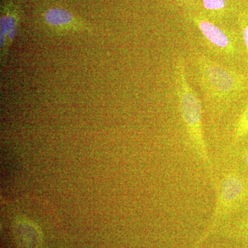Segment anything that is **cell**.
<instances>
[{
    "mask_svg": "<svg viewBox=\"0 0 248 248\" xmlns=\"http://www.w3.org/2000/svg\"><path fill=\"white\" fill-rule=\"evenodd\" d=\"M175 81L178 101L186 131L196 153L208 172L214 188L217 190L218 187L213 165L204 139L202 105L198 96L187 81L185 63L182 57L178 58L176 62Z\"/></svg>",
    "mask_w": 248,
    "mask_h": 248,
    "instance_id": "1",
    "label": "cell"
},
{
    "mask_svg": "<svg viewBox=\"0 0 248 248\" xmlns=\"http://www.w3.org/2000/svg\"><path fill=\"white\" fill-rule=\"evenodd\" d=\"M199 81L209 99L218 103L230 102L248 86L247 78L203 55L195 58Z\"/></svg>",
    "mask_w": 248,
    "mask_h": 248,
    "instance_id": "2",
    "label": "cell"
},
{
    "mask_svg": "<svg viewBox=\"0 0 248 248\" xmlns=\"http://www.w3.org/2000/svg\"><path fill=\"white\" fill-rule=\"evenodd\" d=\"M218 190L216 206L210 223L192 248H200L218 229V227L232 210L241 203L246 194V183L239 174L231 172L225 177Z\"/></svg>",
    "mask_w": 248,
    "mask_h": 248,
    "instance_id": "3",
    "label": "cell"
},
{
    "mask_svg": "<svg viewBox=\"0 0 248 248\" xmlns=\"http://www.w3.org/2000/svg\"><path fill=\"white\" fill-rule=\"evenodd\" d=\"M192 20L205 40L215 48L219 50L221 53L230 55L235 53L236 47L232 40L221 28L217 27L208 19L198 16H194Z\"/></svg>",
    "mask_w": 248,
    "mask_h": 248,
    "instance_id": "4",
    "label": "cell"
},
{
    "mask_svg": "<svg viewBox=\"0 0 248 248\" xmlns=\"http://www.w3.org/2000/svg\"><path fill=\"white\" fill-rule=\"evenodd\" d=\"M15 241L17 248H43V236L40 228L33 221L19 217L13 226Z\"/></svg>",
    "mask_w": 248,
    "mask_h": 248,
    "instance_id": "5",
    "label": "cell"
},
{
    "mask_svg": "<svg viewBox=\"0 0 248 248\" xmlns=\"http://www.w3.org/2000/svg\"><path fill=\"white\" fill-rule=\"evenodd\" d=\"M19 14L17 8L14 4L8 3L2 10L0 19L1 46L5 44L6 37L11 41L14 39L16 35Z\"/></svg>",
    "mask_w": 248,
    "mask_h": 248,
    "instance_id": "6",
    "label": "cell"
},
{
    "mask_svg": "<svg viewBox=\"0 0 248 248\" xmlns=\"http://www.w3.org/2000/svg\"><path fill=\"white\" fill-rule=\"evenodd\" d=\"M46 22L53 27H73L77 21L73 15L66 9L53 8L47 10L45 14Z\"/></svg>",
    "mask_w": 248,
    "mask_h": 248,
    "instance_id": "7",
    "label": "cell"
},
{
    "mask_svg": "<svg viewBox=\"0 0 248 248\" xmlns=\"http://www.w3.org/2000/svg\"><path fill=\"white\" fill-rule=\"evenodd\" d=\"M248 135V103L235 125L234 140L239 141Z\"/></svg>",
    "mask_w": 248,
    "mask_h": 248,
    "instance_id": "8",
    "label": "cell"
},
{
    "mask_svg": "<svg viewBox=\"0 0 248 248\" xmlns=\"http://www.w3.org/2000/svg\"><path fill=\"white\" fill-rule=\"evenodd\" d=\"M203 7L208 11H221L226 6V0H203Z\"/></svg>",
    "mask_w": 248,
    "mask_h": 248,
    "instance_id": "9",
    "label": "cell"
},
{
    "mask_svg": "<svg viewBox=\"0 0 248 248\" xmlns=\"http://www.w3.org/2000/svg\"><path fill=\"white\" fill-rule=\"evenodd\" d=\"M239 232L241 237L248 239V215L243 220L241 226L239 228Z\"/></svg>",
    "mask_w": 248,
    "mask_h": 248,
    "instance_id": "10",
    "label": "cell"
},
{
    "mask_svg": "<svg viewBox=\"0 0 248 248\" xmlns=\"http://www.w3.org/2000/svg\"><path fill=\"white\" fill-rule=\"evenodd\" d=\"M242 29L243 37H244L245 45H246V49L248 54V22L244 21L241 25Z\"/></svg>",
    "mask_w": 248,
    "mask_h": 248,
    "instance_id": "11",
    "label": "cell"
},
{
    "mask_svg": "<svg viewBox=\"0 0 248 248\" xmlns=\"http://www.w3.org/2000/svg\"><path fill=\"white\" fill-rule=\"evenodd\" d=\"M245 163L247 165L248 167V151H246V155H245Z\"/></svg>",
    "mask_w": 248,
    "mask_h": 248,
    "instance_id": "12",
    "label": "cell"
},
{
    "mask_svg": "<svg viewBox=\"0 0 248 248\" xmlns=\"http://www.w3.org/2000/svg\"><path fill=\"white\" fill-rule=\"evenodd\" d=\"M179 1H192V0H179Z\"/></svg>",
    "mask_w": 248,
    "mask_h": 248,
    "instance_id": "13",
    "label": "cell"
}]
</instances>
